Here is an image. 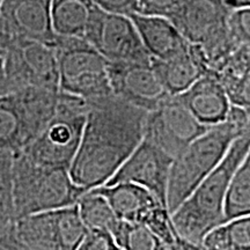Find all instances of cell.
Wrapping results in <instances>:
<instances>
[{"label": "cell", "mask_w": 250, "mask_h": 250, "mask_svg": "<svg viewBox=\"0 0 250 250\" xmlns=\"http://www.w3.org/2000/svg\"><path fill=\"white\" fill-rule=\"evenodd\" d=\"M14 151L0 149V234L17 223L13 192Z\"/></svg>", "instance_id": "cell-26"}, {"label": "cell", "mask_w": 250, "mask_h": 250, "mask_svg": "<svg viewBox=\"0 0 250 250\" xmlns=\"http://www.w3.org/2000/svg\"><path fill=\"white\" fill-rule=\"evenodd\" d=\"M29 143L13 94L0 98V149L22 151Z\"/></svg>", "instance_id": "cell-23"}, {"label": "cell", "mask_w": 250, "mask_h": 250, "mask_svg": "<svg viewBox=\"0 0 250 250\" xmlns=\"http://www.w3.org/2000/svg\"><path fill=\"white\" fill-rule=\"evenodd\" d=\"M61 90L94 101L115 95L109 78V62L85 39L57 36Z\"/></svg>", "instance_id": "cell-7"}, {"label": "cell", "mask_w": 250, "mask_h": 250, "mask_svg": "<svg viewBox=\"0 0 250 250\" xmlns=\"http://www.w3.org/2000/svg\"><path fill=\"white\" fill-rule=\"evenodd\" d=\"M99 8L112 14H121L129 17L137 12L136 0H92Z\"/></svg>", "instance_id": "cell-31"}, {"label": "cell", "mask_w": 250, "mask_h": 250, "mask_svg": "<svg viewBox=\"0 0 250 250\" xmlns=\"http://www.w3.org/2000/svg\"><path fill=\"white\" fill-rule=\"evenodd\" d=\"M11 94L12 90L7 79V74H6L4 58L0 57V98L11 95Z\"/></svg>", "instance_id": "cell-34"}, {"label": "cell", "mask_w": 250, "mask_h": 250, "mask_svg": "<svg viewBox=\"0 0 250 250\" xmlns=\"http://www.w3.org/2000/svg\"><path fill=\"white\" fill-rule=\"evenodd\" d=\"M95 190L107 199L118 219L127 223L145 224L155 208L166 206L147 189L133 183L104 184Z\"/></svg>", "instance_id": "cell-18"}, {"label": "cell", "mask_w": 250, "mask_h": 250, "mask_svg": "<svg viewBox=\"0 0 250 250\" xmlns=\"http://www.w3.org/2000/svg\"><path fill=\"white\" fill-rule=\"evenodd\" d=\"M174 159L154 144L144 138L117 173L105 183H133L151 191L167 206V189Z\"/></svg>", "instance_id": "cell-12"}, {"label": "cell", "mask_w": 250, "mask_h": 250, "mask_svg": "<svg viewBox=\"0 0 250 250\" xmlns=\"http://www.w3.org/2000/svg\"><path fill=\"white\" fill-rule=\"evenodd\" d=\"M232 11L225 0H183L168 18L190 44L201 46L211 74L239 46L229 33Z\"/></svg>", "instance_id": "cell-5"}, {"label": "cell", "mask_w": 250, "mask_h": 250, "mask_svg": "<svg viewBox=\"0 0 250 250\" xmlns=\"http://www.w3.org/2000/svg\"><path fill=\"white\" fill-rule=\"evenodd\" d=\"M77 250H121V248L111 233L101 229H89Z\"/></svg>", "instance_id": "cell-30"}, {"label": "cell", "mask_w": 250, "mask_h": 250, "mask_svg": "<svg viewBox=\"0 0 250 250\" xmlns=\"http://www.w3.org/2000/svg\"><path fill=\"white\" fill-rule=\"evenodd\" d=\"M182 1L183 0H136V13L168 19L180 7Z\"/></svg>", "instance_id": "cell-29"}, {"label": "cell", "mask_w": 250, "mask_h": 250, "mask_svg": "<svg viewBox=\"0 0 250 250\" xmlns=\"http://www.w3.org/2000/svg\"><path fill=\"white\" fill-rule=\"evenodd\" d=\"M93 8L92 0H52L51 18L56 35L85 39Z\"/></svg>", "instance_id": "cell-21"}, {"label": "cell", "mask_w": 250, "mask_h": 250, "mask_svg": "<svg viewBox=\"0 0 250 250\" xmlns=\"http://www.w3.org/2000/svg\"><path fill=\"white\" fill-rule=\"evenodd\" d=\"M249 124L250 112L232 104L226 122L208 127L174 159L167 189V208L171 214L220 165Z\"/></svg>", "instance_id": "cell-3"}, {"label": "cell", "mask_w": 250, "mask_h": 250, "mask_svg": "<svg viewBox=\"0 0 250 250\" xmlns=\"http://www.w3.org/2000/svg\"><path fill=\"white\" fill-rule=\"evenodd\" d=\"M78 210L87 230L101 229L111 233L121 219L115 213L107 199L95 189L88 190L78 202Z\"/></svg>", "instance_id": "cell-24"}, {"label": "cell", "mask_w": 250, "mask_h": 250, "mask_svg": "<svg viewBox=\"0 0 250 250\" xmlns=\"http://www.w3.org/2000/svg\"><path fill=\"white\" fill-rule=\"evenodd\" d=\"M228 24L230 36L236 45H250V8L234 9Z\"/></svg>", "instance_id": "cell-28"}, {"label": "cell", "mask_w": 250, "mask_h": 250, "mask_svg": "<svg viewBox=\"0 0 250 250\" xmlns=\"http://www.w3.org/2000/svg\"><path fill=\"white\" fill-rule=\"evenodd\" d=\"M51 5L52 0H2L1 17L12 42L29 40L55 46Z\"/></svg>", "instance_id": "cell-14"}, {"label": "cell", "mask_w": 250, "mask_h": 250, "mask_svg": "<svg viewBox=\"0 0 250 250\" xmlns=\"http://www.w3.org/2000/svg\"><path fill=\"white\" fill-rule=\"evenodd\" d=\"M85 40L109 62H152L133 21L126 15L108 13L94 5Z\"/></svg>", "instance_id": "cell-8"}, {"label": "cell", "mask_w": 250, "mask_h": 250, "mask_svg": "<svg viewBox=\"0 0 250 250\" xmlns=\"http://www.w3.org/2000/svg\"><path fill=\"white\" fill-rule=\"evenodd\" d=\"M0 250H27L15 233V225L0 234Z\"/></svg>", "instance_id": "cell-32"}, {"label": "cell", "mask_w": 250, "mask_h": 250, "mask_svg": "<svg viewBox=\"0 0 250 250\" xmlns=\"http://www.w3.org/2000/svg\"><path fill=\"white\" fill-rule=\"evenodd\" d=\"M15 233L27 250H77L87 228L73 205L18 219Z\"/></svg>", "instance_id": "cell-9"}, {"label": "cell", "mask_w": 250, "mask_h": 250, "mask_svg": "<svg viewBox=\"0 0 250 250\" xmlns=\"http://www.w3.org/2000/svg\"><path fill=\"white\" fill-rule=\"evenodd\" d=\"M228 7L230 9H242L250 8V0H225Z\"/></svg>", "instance_id": "cell-36"}, {"label": "cell", "mask_w": 250, "mask_h": 250, "mask_svg": "<svg viewBox=\"0 0 250 250\" xmlns=\"http://www.w3.org/2000/svg\"><path fill=\"white\" fill-rule=\"evenodd\" d=\"M87 112L86 100L61 90L55 116L21 152L36 164L70 169L79 149Z\"/></svg>", "instance_id": "cell-6"}, {"label": "cell", "mask_w": 250, "mask_h": 250, "mask_svg": "<svg viewBox=\"0 0 250 250\" xmlns=\"http://www.w3.org/2000/svg\"><path fill=\"white\" fill-rule=\"evenodd\" d=\"M12 94L28 87L61 89L55 46L29 40H15L4 57Z\"/></svg>", "instance_id": "cell-10"}, {"label": "cell", "mask_w": 250, "mask_h": 250, "mask_svg": "<svg viewBox=\"0 0 250 250\" xmlns=\"http://www.w3.org/2000/svg\"><path fill=\"white\" fill-rule=\"evenodd\" d=\"M1 2L2 0H0V57L4 58L12 44V39L6 31L4 20H2L1 17Z\"/></svg>", "instance_id": "cell-33"}, {"label": "cell", "mask_w": 250, "mask_h": 250, "mask_svg": "<svg viewBox=\"0 0 250 250\" xmlns=\"http://www.w3.org/2000/svg\"><path fill=\"white\" fill-rule=\"evenodd\" d=\"M169 250H203L199 246L193 245L191 242H188L187 240L179 237L175 245L169 247Z\"/></svg>", "instance_id": "cell-35"}, {"label": "cell", "mask_w": 250, "mask_h": 250, "mask_svg": "<svg viewBox=\"0 0 250 250\" xmlns=\"http://www.w3.org/2000/svg\"><path fill=\"white\" fill-rule=\"evenodd\" d=\"M152 65L162 85L171 96L184 93L197 80L210 73L201 46L193 44H190L188 51L167 61L152 59Z\"/></svg>", "instance_id": "cell-17"}, {"label": "cell", "mask_w": 250, "mask_h": 250, "mask_svg": "<svg viewBox=\"0 0 250 250\" xmlns=\"http://www.w3.org/2000/svg\"><path fill=\"white\" fill-rule=\"evenodd\" d=\"M148 112L116 95L89 101L70 168L74 182L87 191L104 186L142 144Z\"/></svg>", "instance_id": "cell-1"}, {"label": "cell", "mask_w": 250, "mask_h": 250, "mask_svg": "<svg viewBox=\"0 0 250 250\" xmlns=\"http://www.w3.org/2000/svg\"><path fill=\"white\" fill-rule=\"evenodd\" d=\"M108 72L115 95L146 111L154 110L171 96L152 62H109Z\"/></svg>", "instance_id": "cell-13"}, {"label": "cell", "mask_w": 250, "mask_h": 250, "mask_svg": "<svg viewBox=\"0 0 250 250\" xmlns=\"http://www.w3.org/2000/svg\"><path fill=\"white\" fill-rule=\"evenodd\" d=\"M176 96L208 127L226 122L232 108L224 86L211 73L203 76L189 89Z\"/></svg>", "instance_id": "cell-15"}, {"label": "cell", "mask_w": 250, "mask_h": 250, "mask_svg": "<svg viewBox=\"0 0 250 250\" xmlns=\"http://www.w3.org/2000/svg\"><path fill=\"white\" fill-rule=\"evenodd\" d=\"M13 192L18 219L77 205L87 192L72 179L70 169L40 165L14 152Z\"/></svg>", "instance_id": "cell-4"}, {"label": "cell", "mask_w": 250, "mask_h": 250, "mask_svg": "<svg viewBox=\"0 0 250 250\" xmlns=\"http://www.w3.org/2000/svg\"><path fill=\"white\" fill-rule=\"evenodd\" d=\"M121 250H169L146 225L120 220L112 232Z\"/></svg>", "instance_id": "cell-25"}, {"label": "cell", "mask_w": 250, "mask_h": 250, "mask_svg": "<svg viewBox=\"0 0 250 250\" xmlns=\"http://www.w3.org/2000/svg\"><path fill=\"white\" fill-rule=\"evenodd\" d=\"M61 89L28 87L14 93L28 136V145L48 125L57 110Z\"/></svg>", "instance_id": "cell-19"}, {"label": "cell", "mask_w": 250, "mask_h": 250, "mask_svg": "<svg viewBox=\"0 0 250 250\" xmlns=\"http://www.w3.org/2000/svg\"><path fill=\"white\" fill-rule=\"evenodd\" d=\"M129 17L152 59L167 61L189 50L190 43L169 19L138 13H132Z\"/></svg>", "instance_id": "cell-16"}, {"label": "cell", "mask_w": 250, "mask_h": 250, "mask_svg": "<svg viewBox=\"0 0 250 250\" xmlns=\"http://www.w3.org/2000/svg\"><path fill=\"white\" fill-rule=\"evenodd\" d=\"M225 212L226 220L250 214V151L234 174Z\"/></svg>", "instance_id": "cell-27"}, {"label": "cell", "mask_w": 250, "mask_h": 250, "mask_svg": "<svg viewBox=\"0 0 250 250\" xmlns=\"http://www.w3.org/2000/svg\"><path fill=\"white\" fill-rule=\"evenodd\" d=\"M208 129L177 96H169L148 112L144 138L175 159Z\"/></svg>", "instance_id": "cell-11"}, {"label": "cell", "mask_w": 250, "mask_h": 250, "mask_svg": "<svg viewBox=\"0 0 250 250\" xmlns=\"http://www.w3.org/2000/svg\"><path fill=\"white\" fill-rule=\"evenodd\" d=\"M203 250H250V214L227 219L203 240Z\"/></svg>", "instance_id": "cell-22"}, {"label": "cell", "mask_w": 250, "mask_h": 250, "mask_svg": "<svg viewBox=\"0 0 250 250\" xmlns=\"http://www.w3.org/2000/svg\"><path fill=\"white\" fill-rule=\"evenodd\" d=\"M226 90L230 103L250 112V45H239L213 74Z\"/></svg>", "instance_id": "cell-20"}, {"label": "cell", "mask_w": 250, "mask_h": 250, "mask_svg": "<svg viewBox=\"0 0 250 250\" xmlns=\"http://www.w3.org/2000/svg\"><path fill=\"white\" fill-rule=\"evenodd\" d=\"M250 151V124L212 173L171 214L180 237L201 247L213 228L226 221V201L234 174Z\"/></svg>", "instance_id": "cell-2"}]
</instances>
